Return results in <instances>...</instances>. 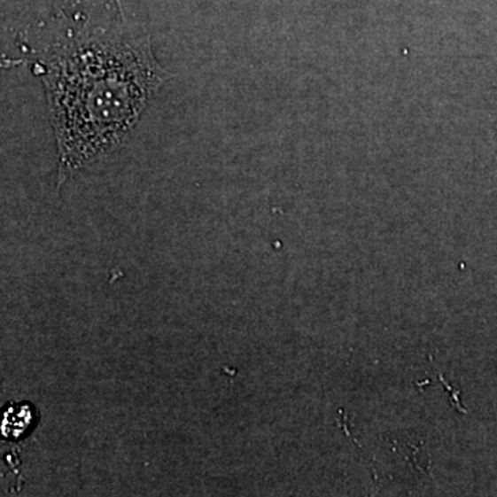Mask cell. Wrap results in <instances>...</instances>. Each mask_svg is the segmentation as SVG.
<instances>
[{
  "instance_id": "cell-1",
  "label": "cell",
  "mask_w": 497,
  "mask_h": 497,
  "mask_svg": "<svg viewBox=\"0 0 497 497\" xmlns=\"http://www.w3.org/2000/svg\"><path fill=\"white\" fill-rule=\"evenodd\" d=\"M167 76L150 41L120 27L63 44L47 76L61 182L120 147Z\"/></svg>"
}]
</instances>
